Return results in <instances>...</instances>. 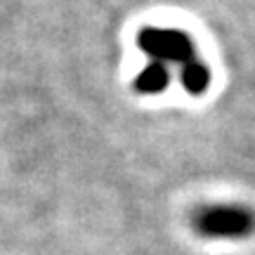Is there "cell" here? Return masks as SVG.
<instances>
[{
    "mask_svg": "<svg viewBox=\"0 0 255 255\" xmlns=\"http://www.w3.org/2000/svg\"><path fill=\"white\" fill-rule=\"evenodd\" d=\"M137 45L154 62L161 64L173 62L184 66L187 62L194 59V43L189 40L187 33L175 31V28H156V26L142 28L139 36H137Z\"/></svg>",
    "mask_w": 255,
    "mask_h": 255,
    "instance_id": "1",
    "label": "cell"
},
{
    "mask_svg": "<svg viewBox=\"0 0 255 255\" xmlns=\"http://www.w3.org/2000/svg\"><path fill=\"white\" fill-rule=\"evenodd\" d=\"M199 229L210 237H244L253 229V218L244 208H208L199 215Z\"/></svg>",
    "mask_w": 255,
    "mask_h": 255,
    "instance_id": "2",
    "label": "cell"
},
{
    "mask_svg": "<svg viewBox=\"0 0 255 255\" xmlns=\"http://www.w3.org/2000/svg\"><path fill=\"white\" fill-rule=\"evenodd\" d=\"M168 81H170V73L165 69V64L151 62L135 78V90L142 95H156V92H163L168 88Z\"/></svg>",
    "mask_w": 255,
    "mask_h": 255,
    "instance_id": "3",
    "label": "cell"
},
{
    "mask_svg": "<svg viewBox=\"0 0 255 255\" xmlns=\"http://www.w3.org/2000/svg\"><path fill=\"white\" fill-rule=\"evenodd\" d=\"M180 76H182L184 90L191 92V95H201V92L208 88V83H210L208 69H206V64H201L199 59H191V62L184 64L182 71H180Z\"/></svg>",
    "mask_w": 255,
    "mask_h": 255,
    "instance_id": "4",
    "label": "cell"
}]
</instances>
